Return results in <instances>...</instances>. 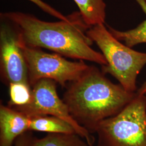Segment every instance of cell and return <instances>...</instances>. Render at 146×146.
Listing matches in <instances>:
<instances>
[{
	"mask_svg": "<svg viewBox=\"0 0 146 146\" xmlns=\"http://www.w3.org/2000/svg\"><path fill=\"white\" fill-rule=\"evenodd\" d=\"M69 21H42L35 16L20 11L1 13V19L15 28L18 42L28 47L45 48L65 57L107 64L104 55L93 49L87 35L90 28L79 11L70 15Z\"/></svg>",
	"mask_w": 146,
	"mask_h": 146,
	"instance_id": "6da1fadb",
	"label": "cell"
},
{
	"mask_svg": "<svg viewBox=\"0 0 146 146\" xmlns=\"http://www.w3.org/2000/svg\"><path fill=\"white\" fill-rule=\"evenodd\" d=\"M69 84L63 100L73 119L90 133L100 122L119 113L136 95L111 82L93 66Z\"/></svg>",
	"mask_w": 146,
	"mask_h": 146,
	"instance_id": "7a4b0ae2",
	"label": "cell"
},
{
	"mask_svg": "<svg viewBox=\"0 0 146 146\" xmlns=\"http://www.w3.org/2000/svg\"><path fill=\"white\" fill-rule=\"evenodd\" d=\"M87 34L107 61V64L102 66V72L113 76L127 91L136 93L137 76L146 65V52L136 51L121 43L104 24L90 27Z\"/></svg>",
	"mask_w": 146,
	"mask_h": 146,
	"instance_id": "3957f363",
	"label": "cell"
},
{
	"mask_svg": "<svg viewBox=\"0 0 146 146\" xmlns=\"http://www.w3.org/2000/svg\"><path fill=\"white\" fill-rule=\"evenodd\" d=\"M98 146H146V96L137 95L95 129Z\"/></svg>",
	"mask_w": 146,
	"mask_h": 146,
	"instance_id": "277c9868",
	"label": "cell"
},
{
	"mask_svg": "<svg viewBox=\"0 0 146 146\" xmlns=\"http://www.w3.org/2000/svg\"><path fill=\"white\" fill-rule=\"evenodd\" d=\"M19 44L26 60L31 87L41 79L48 78L65 87L67 83L79 78L89 67L84 60L70 61L60 54Z\"/></svg>",
	"mask_w": 146,
	"mask_h": 146,
	"instance_id": "5b68a950",
	"label": "cell"
},
{
	"mask_svg": "<svg viewBox=\"0 0 146 146\" xmlns=\"http://www.w3.org/2000/svg\"><path fill=\"white\" fill-rule=\"evenodd\" d=\"M56 82L51 79L42 78L31 87V99L26 106L13 108L28 117L50 115L67 122L76 133L83 138L89 146H93L95 139L92 133L74 120L68 107L57 93Z\"/></svg>",
	"mask_w": 146,
	"mask_h": 146,
	"instance_id": "8992f818",
	"label": "cell"
},
{
	"mask_svg": "<svg viewBox=\"0 0 146 146\" xmlns=\"http://www.w3.org/2000/svg\"><path fill=\"white\" fill-rule=\"evenodd\" d=\"M0 67L2 81L8 86L17 82L30 84L26 60L15 32L5 25L0 31Z\"/></svg>",
	"mask_w": 146,
	"mask_h": 146,
	"instance_id": "52a82bcc",
	"label": "cell"
},
{
	"mask_svg": "<svg viewBox=\"0 0 146 146\" xmlns=\"http://www.w3.org/2000/svg\"><path fill=\"white\" fill-rule=\"evenodd\" d=\"M30 117L21 111L0 105V146H13L16 139L29 129Z\"/></svg>",
	"mask_w": 146,
	"mask_h": 146,
	"instance_id": "ba28073f",
	"label": "cell"
},
{
	"mask_svg": "<svg viewBox=\"0 0 146 146\" xmlns=\"http://www.w3.org/2000/svg\"><path fill=\"white\" fill-rule=\"evenodd\" d=\"M29 117V131H41L48 134L76 133L72 125L57 117L50 115H38Z\"/></svg>",
	"mask_w": 146,
	"mask_h": 146,
	"instance_id": "9c48e42d",
	"label": "cell"
},
{
	"mask_svg": "<svg viewBox=\"0 0 146 146\" xmlns=\"http://www.w3.org/2000/svg\"><path fill=\"white\" fill-rule=\"evenodd\" d=\"M79 9L84 23L90 28L104 24L106 5L104 0H73Z\"/></svg>",
	"mask_w": 146,
	"mask_h": 146,
	"instance_id": "30bf717a",
	"label": "cell"
},
{
	"mask_svg": "<svg viewBox=\"0 0 146 146\" xmlns=\"http://www.w3.org/2000/svg\"><path fill=\"white\" fill-rule=\"evenodd\" d=\"M146 15V0H135ZM110 33L120 41L125 42L128 47L133 48L146 43V19L137 26L127 31H120L108 27Z\"/></svg>",
	"mask_w": 146,
	"mask_h": 146,
	"instance_id": "8fae6325",
	"label": "cell"
},
{
	"mask_svg": "<svg viewBox=\"0 0 146 146\" xmlns=\"http://www.w3.org/2000/svg\"><path fill=\"white\" fill-rule=\"evenodd\" d=\"M34 146H89L76 133H49L42 139L36 137Z\"/></svg>",
	"mask_w": 146,
	"mask_h": 146,
	"instance_id": "7c38bea8",
	"label": "cell"
},
{
	"mask_svg": "<svg viewBox=\"0 0 146 146\" xmlns=\"http://www.w3.org/2000/svg\"><path fill=\"white\" fill-rule=\"evenodd\" d=\"M8 106L20 107L28 104L31 99V87L29 84L17 82L9 85Z\"/></svg>",
	"mask_w": 146,
	"mask_h": 146,
	"instance_id": "4fadbf2b",
	"label": "cell"
},
{
	"mask_svg": "<svg viewBox=\"0 0 146 146\" xmlns=\"http://www.w3.org/2000/svg\"><path fill=\"white\" fill-rule=\"evenodd\" d=\"M31 1L38 7H39L41 10L44 11L50 15L52 16L59 19L60 20L64 21H69L70 20V15L68 16L64 15L59 11H57L55 8H54L52 6L49 5L47 3L44 2L42 0H28Z\"/></svg>",
	"mask_w": 146,
	"mask_h": 146,
	"instance_id": "5bb4252c",
	"label": "cell"
},
{
	"mask_svg": "<svg viewBox=\"0 0 146 146\" xmlns=\"http://www.w3.org/2000/svg\"><path fill=\"white\" fill-rule=\"evenodd\" d=\"M36 137L31 131H28L19 136L14 142V146H34Z\"/></svg>",
	"mask_w": 146,
	"mask_h": 146,
	"instance_id": "9a60e30c",
	"label": "cell"
},
{
	"mask_svg": "<svg viewBox=\"0 0 146 146\" xmlns=\"http://www.w3.org/2000/svg\"><path fill=\"white\" fill-rule=\"evenodd\" d=\"M137 95H143L146 93V80L136 92Z\"/></svg>",
	"mask_w": 146,
	"mask_h": 146,
	"instance_id": "2e32d148",
	"label": "cell"
},
{
	"mask_svg": "<svg viewBox=\"0 0 146 146\" xmlns=\"http://www.w3.org/2000/svg\"><path fill=\"white\" fill-rule=\"evenodd\" d=\"M145 95H146V94H145Z\"/></svg>",
	"mask_w": 146,
	"mask_h": 146,
	"instance_id": "e0dca14e",
	"label": "cell"
},
{
	"mask_svg": "<svg viewBox=\"0 0 146 146\" xmlns=\"http://www.w3.org/2000/svg\"><path fill=\"white\" fill-rule=\"evenodd\" d=\"M98 146V145H97V146Z\"/></svg>",
	"mask_w": 146,
	"mask_h": 146,
	"instance_id": "ac0fdd59",
	"label": "cell"
}]
</instances>
